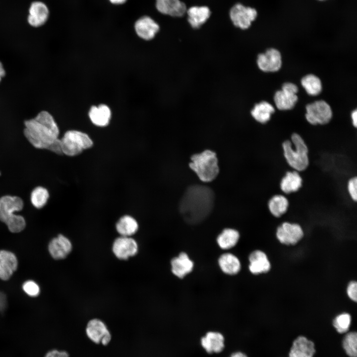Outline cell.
Masks as SVG:
<instances>
[{"mask_svg":"<svg viewBox=\"0 0 357 357\" xmlns=\"http://www.w3.org/2000/svg\"><path fill=\"white\" fill-rule=\"evenodd\" d=\"M283 155L288 164L294 170L301 172L309 165L308 149L302 138L298 133L291 136V141L282 143Z\"/></svg>","mask_w":357,"mask_h":357,"instance_id":"obj_3","label":"cell"},{"mask_svg":"<svg viewBox=\"0 0 357 357\" xmlns=\"http://www.w3.org/2000/svg\"><path fill=\"white\" fill-rule=\"evenodd\" d=\"M85 331L88 339L95 344L107 346L111 341L112 334L110 330L106 324L99 318L89 320Z\"/></svg>","mask_w":357,"mask_h":357,"instance_id":"obj_7","label":"cell"},{"mask_svg":"<svg viewBox=\"0 0 357 357\" xmlns=\"http://www.w3.org/2000/svg\"><path fill=\"white\" fill-rule=\"evenodd\" d=\"M298 88L290 82L283 84L282 89L277 91L274 96L276 107L280 110H288L294 108L298 101Z\"/></svg>","mask_w":357,"mask_h":357,"instance_id":"obj_10","label":"cell"},{"mask_svg":"<svg viewBox=\"0 0 357 357\" xmlns=\"http://www.w3.org/2000/svg\"><path fill=\"white\" fill-rule=\"evenodd\" d=\"M315 353L314 343L305 336H300L293 341L289 357H313Z\"/></svg>","mask_w":357,"mask_h":357,"instance_id":"obj_20","label":"cell"},{"mask_svg":"<svg viewBox=\"0 0 357 357\" xmlns=\"http://www.w3.org/2000/svg\"><path fill=\"white\" fill-rule=\"evenodd\" d=\"M49 197L48 190L46 188L39 186L32 190L30 200L33 206L37 209H40L46 204Z\"/></svg>","mask_w":357,"mask_h":357,"instance_id":"obj_31","label":"cell"},{"mask_svg":"<svg viewBox=\"0 0 357 357\" xmlns=\"http://www.w3.org/2000/svg\"><path fill=\"white\" fill-rule=\"evenodd\" d=\"M347 189L352 200L355 202L357 200V178L354 177L351 178L347 183Z\"/></svg>","mask_w":357,"mask_h":357,"instance_id":"obj_36","label":"cell"},{"mask_svg":"<svg viewBox=\"0 0 357 357\" xmlns=\"http://www.w3.org/2000/svg\"><path fill=\"white\" fill-rule=\"evenodd\" d=\"M301 84L309 95L316 96L322 90V83L320 79L313 74H308L304 76L301 79Z\"/></svg>","mask_w":357,"mask_h":357,"instance_id":"obj_30","label":"cell"},{"mask_svg":"<svg viewBox=\"0 0 357 357\" xmlns=\"http://www.w3.org/2000/svg\"><path fill=\"white\" fill-rule=\"evenodd\" d=\"M214 201V193L211 188L199 184L190 185L180 200L179 212L186 223L198 224L209 216Z\"/></svg>","mask_w":357,"mask_h":357,"instance_id":"obj_2","label":"cell"},{"mask_svg":"<svg viewBox=\"0 0 357 357\" xmlns=\"http://www.w3.org/2000/svg\"><path fill=\"white\" fill-rule=\"evenodd\" d=\"M49 16V8L44 2L35 0L31 3L27 19L31 26L38 28L44 25L48 20Z\"/></svg>","mask_w":357,"mask_h":357,"instance_id":"obj_14","label":"cell"},{"mask_svg":"<svg viewBox=\"0 0 357 357\" xmlns=\"http://www.w3.org/2000/svg\"><path fill=\"white\" fill-rule=\"evenodd\" d=\"M139 228L137 221L133 217L126 215L120 217L116 224V229L120 236L131 237Z\"/></svg>","mask_w":357,"mask_h":357,"instance_id":"obj_26","label":"cell"},{"mask_svg":"<svg viewBox=\"0 0 357 357\" xmlns=\"http://www.w3.org/2000/svg\"><path fill=\"white\" fill-rule=\"evenodd\" d=\"M62 154L73 157L91 148L93 141L88 134L78 130L66 131L60 139Z\"/></svg>","mask_w":357,"mask_h":357,"instance_id":"obj_6","label":"cell"},{"mask_svg":"<svg viewBox=\"0 0 357 357\" xmlns=\"http://www.w3.org/2000/svg\"><path fill=\"white\" fill-rule=\"evenodd\" d=\"M302 178L298 172L294 170L288 171L282 178L280 187L285 194H290L298 191L302 186Z\"/></svg>","mask_w":357,"mask_h":357,"instance_id":"obj_24","label":"cell"},{"mask_svg":"<svg viewBox=\"0 0 357 357\" xmlns=\"http://www.w3.org/2000/svg\"><path fill=\"white\" fill-rule=\"evenodd\" d=\"M6 306V298L5 295L0 292V311H3Z\"/></svg>","mask_w":357,"mask_h":357,"instance_id":"obj_40","label":"cell"},{"mask_svg":"<svg viewBox=\"0 0 357 357\" xmlns=\"http://www.w3.org/2000/svg\"><path fill=\"white\" fill-rule=\"evenodd\" d=\"M228 357H248L247 355L240 351H236L232 352Z\"/></svg>","mask_w":357,"mask_h":357,"instance_id":"obj_41","label":"cell"},{"mask_svg":"<svg viewBox=\"0 0 357 357\" xmlns=\"http://www.w3.org/2000/svg\"><path fill=\"white\" fill-rule=\"evenodd\" d=\"M0 261L13 272L17 269V259L11 252L4 250H0Z\"/></svg>","mask_w":357,"mask_h":357,"instance_id":"obj_34","label":"cell"},{"mask_svg":"<svg viewBox=\"0 0 357 357\" xmlns=\"http://www.w3.org/2000/svg\"><path fill=\"white\" fill-rule=\"evenodd\" d=\"M23 290L29 296L35 297L40 293V288L35 282L29 280L23 285Z\"/></svg>","mask_w":357,"mask_h":357,"instance_id":"obj_35","label":"cell"},{"mask_svg":"<svg viewBox=\"0 0 357 357\" xmlns=\"http://www.w3.org/2000/svg\"><path fill=\"white\" fill-rule=\"evenodd\" d=\"M248 269L251 273L258 275L269 272L271 264L266 254L262 250H255L248 257Z\"/></svg>","mask_w":357,"mask_h":357,"instance_id":"obj_19","label":"cell"},{"mask_svg":"<svg viewBox=\"0 0 357 357\" xmlns=\"http://www.w3.org/2000/svg\"><path fill=\"white\" fill-rule=\"evenodd\" d=\"M156 7L162 14L177 17L182 16L186 8L179 0H156Z\"/></svg>","mask_w":357,"mask_h":357,"instance_id":"obj_22","label":"cell"},{"mask_svg":"<svg viewBox=\"0 0 357 357\" xmlns=\"http://www.w3.org/2000/svg\"><path fill=\"white\" fill-rule=\"evenodd\" d=\"M5 70L3 67L1 62L0 61V81L1 78L5 75Z\"/></svg>","mask_w":357,"mask_h":357,"instance_id":"obj_44","label":"cell"},{"mask_svg":"<svg viewBox=\"0 0 357 357\" xmlns=\"http://www.w3.org/2000/svg\"><path fill=\"white\" fill-rule=\"evenodd\" d=\"M317 0L321 1H325V0Z\"/></svg>","mask_w":357,"mask_h":357,"instance_id":"obj_45","label":"cell"},{"mask_svg":"<svg viewBox=\"0 0 357 357\" xmlns=\"http://www.w3.org/2000/svg\"><path fill=\"white\" fill-rule=\"evenodd\" d=\"M238 232L232 228L224 229L217 238L218 245L222 249L228 250L234 247L239 239Z\"/></svg>","mask_w":357,"mask_h":357,"instance_id":"obj_27","label":"cell"},{"mask_svg":"<svg viewBox=\"0 0 357 357\" xmlns=\"http://www.w3.org/2000/svg\"><path fill=\"white\" fill-rule=\"evenodd\" d=\"M127 0H108V1L114 5H121L125 3Z\"/></svg>","mask_w":357,"mask_h":357,"instance_id":"obj_43","label":"cell"},{"mask_svg":"<svg viewBox=\"0 0 357 357\" xmlns=\"http://www.w3.org/2000/svg\"><path fill=\"white\" fill-rule=\"evenodd\" d=\"M112 251L119 259L126 260L134 256L138 252V244L131 237L120 236L112 244Z\"/></svg>","mask_w":357,"mask_h":357,"instance_id":"obj_12","label":"cell"},{"mask_svg":"<svg viewBox=\"0 0 357 357\" xmlns=\"http://www.w3.org/2000/svg\"><path fill=\"white\" fill-rule=\"evenodd\" d=\"M188 21L194 28H198L203 24L210 15V11L206 6H193L187 11Z\"/></svg>","mask_w":357,"mask_h":357,"instance_id":"obj_25","label":"cell"},{"mask_svg":"<svg viewBox=\"0 0 357 357\" xmlns=\"http://www.w3.org/2000/svg\"><path fill=\"white\" fill-rule=\"evenodd\" d=\"M352 318L348 313H342L335 317L333 325L336 331L341 334L346 333L349 329Z\"/></svg>","mask_w":357,"mask_h":357,"instance_id":"obj_33","label":"cell"},{"mask_svg":"<svg viewBox=\"0 0 357 357\" xmlns=\"http://www.w3.org/2000/svg\"><path fill=\"white\" fill-rule=\"evenodd\" d=\"M189 167L203 182H210L218 176L219 168L216 154L210 150L194 154L191 157Z\"/></svg>","mask_w":357,"mask_h":357,"instance_id":"obj_5","label":"cell"},{"mask_svg":"<svg viewBox=\"0 0 357 357\" xmlns=\"http://www.w3.org/2000/svg\"><path fill=\"white\" fill-rule=\"evenodd\" d=\"M134 29L137 36L142 40L153 39L159 30L158 23L151 17L144 15L134 22Z\"/></svg>","mask_w":357,"mask_h":357,"instance_id":"obj_16","label":"cell"},{"mask_svg":"<svg viewBox=\"0 0 357 357\" xmlns=\"http://www.w3.org/2000/svg\"><path fill=\"white\" fill-rule=\"evenodd\" d=\"M257 64L259 68L264 72L278 71L282 65L281 54L275 49H268L258 56Z\"/></svg>","mask_w":357,"mask_h":357,"instance_id":"obj_15","label":"cell"},{"mask_svg":"<svg viewBox=\"0 0 357 357\" xmlns=\"http://www.w3.org/2000/svg\"><path fill=\"white\" fill-rule=\"evenodd\" d=\"M352 123L355 127L357 126V111L354 110L351 115Z\"/></svg>","mask_w":357,"mask_h":357,"instance_id":"obj_42","label":"cell"},{"mask_svg":"<svg viewBox=\"0 0 357 357\" xmlns=\"http://www.w3.org/2000/svg\"><path fill=\"white\" fill-rule=\"evenodd\" d=\"M48 248L53 258L60 260L66 258L70 254L72 249V244L67 237L60 234L51 240Z\"/></svg>","mask_w":357,"mask_h":357,"instance_id":"obj_17","label":"cell"},{"mask_svg":"<svg viewBox=\"0 0 357 357\" xmlns=\"http://www.w3.org/2000/svg\"><path fill=\"white\" fill-rule=\"evenodd\" d=\"M23 206V200L18 196L7 195L0 198V220L12 233H19L26 226L24 217L14 214L21 211Z\"/></svg>","mask_w":357,"mask_h":357,"instance_id":"obj_4","label":"cell"},{"mask_svg":"<svg viewBox=\"0 0 357 357\" xmlns=\"http://www.w3.org/2000/svg\"><path fill=\"white\" fill-rule=\"evenodd\" d=\"M219 267L225 274L235 275L241 269V263L238 258L235 254L226 252L221 254L218 260Z\"/></svg>","mask_w":357,"mask_h":357,"instance_id":"obj_23","label":"cell"},{"mask_svg":"<svg viewBox=\"0 0 357 357\" xmlns=\"http://www.w3.org/2000/svg\"><path fill=\"white\" fill-rule=\"evenodd\" d=\"M88 117L91 122L98 127L107 126L112 118V111L106 104H101L92 106L88 112Z\"/></svg>","mask_w":357,"mask_h":357,"instance_id":"obj_21","label":"cell"},{"mask_svg":"<svg viewBox=\"0 0 357 357\" xmlns=\"http://www.w3.org/2000/svg\"><path fill=\"white\" fill-rule=\"evenodd\" d=\"M289 202L283 195L276 194L269 200L268 208L270 213L275 217L278 218L286 213L288 209Z\"/></svg>","mask_w":357,"mask_h":357,"instance_id":"obj_28","label":"cell"},{"mask_svg":"<svg viewBox=\"0 0 357 357\" xmlns=\"http://www.w3.org/2000/svg\"><path fill=\"white\" fill-rule=\"evenodd\" d=\"M304 236L301 227L297 223L288 222L283 223L276 232L278 241L285 245H295L300 241Z\"/></svg>","mask_w":357,"mask_h":357,"instance_id":"obj_11","label":"cell"},{"mask_svg":"<svg viewBox=\"0 0 357 357\" xmlns=\"http://www.w3.org/2000/svg\"><path fill=\"white\" fill-rule=\"evenodd\" d=\"M13 271L6 267L0 261V278L3 280H7L12 276Z\"/></svg>","mask_w":357,"mask_h":357,"instance_id":"obj_39","label":"cell"},{"mask_svg":"<svg viewBox=\"0 0 357 357\" xmlns=\"http://www.w3.org/2000/svg\"><path fill=\"white\" fill-rule=\"evenodd\" d=\"M225 337L218 331H209L200 339L202 349L209 355L222 353L225 348Z\"/></svg>","mask_w":357,"mask_h":357,"instance_id":"obj_13","label":"cell"},{"mask_svg":"<svg viewBox=\"0 0 357 357\" xmlns=\"http://www.w3.org/2000/svg\"><path fill=\"white\" fill-rule=\"evenodd\" d=\"M230 14L233 24L236 27L246 29L257 18V11L254 8L237 3L231 8Z\"/></svg>","mask_w":357,"mask_h":357,"instance_id":"obj_9","label":"cell"},{"mask_svg":"<svg viewBox=\"0 0 357 357\" xmlns=\"http://www.w3.org/2000/svg\"><path fill=\"white\" fill-rule=\"evenodd\" d=\"M305 118L312 124H325L331 120L332 112L330 106L324 101L319 100L306 106Z\"/></svg>","mask_w":357,"mask_h":357,"instance_id":"obj_8","label":"cell"},{"mask_svg":"<svg viewBox=\"0 0 357 357\" xmlns=\"http://www.w3.org/2000/svg\"></svg>","mask_w":357,"mask_h":357,"instance_id":"obj_46","label":"cell"},{"mask_svg":"<svg viewBox=\"0 0 357 357\" xmlns=\"http://www.w3.org/2000/svg\"><path fill=\"white\" fill-rule=\"evenodd\" d=\"M44 357H69V355L65 350L54 349L47 352Z\"/></svg>","mask_w":357,"mask_h":357,"instance_id":"obj_38","label":"cell"},{"mask_svg":"<svg viewBox=\"0 0 357 357\" xmlns=\"http://www.w3.org/2000/svg\"><path fill=\"white\" fill-rule=\"evenodd\" d=\"M171 271L177 278L182 279L190 273L194 268V262L189 255L181 252L171 261Z\"/></svg>","mask_w":357,"mask_h":357,"instance_id":"obj_18","label":"cell"},{"mask_svg":"<svg viewBox=\"0 0 357 357\" xmlns=\"http://www.w3.org/2000/svg\"><path fill=\"white\" fill-rule=\"evenodd\" d=\"M273 106L266 101H262L255 105L251 111L252 117L258 122L265 123L270 119L271 115L274 112Z\"/></svg>","mask_w":357,"mask_h":357,"instance_id":"obj_29","label":"cell"},{"mask_svg":"<svg viewBox=\"0 0 357 357\" xmlns=\"http://www.w3.org/2000/svg\"><path fill=\"white\" fill-rule=\"evenodd\" d=\"M24 125V135L34 147L62 154L59 138L60 130L51 114L42 111L35 118L25 121Z\"/></svg>","mask_w":357,"mask_h":357,"instance_id":"obj_1","label":"cell"},{"mask_svg":"<svg viewBox=\"0 0 357 357\" xmlns=\"http://www.w3.org/2000/svg\"><path fill=\"white\" fill-rule=\"evenodd\" d=\"M346 292L349 298L356 302L357 301V283L356 281H352L349 283Z\"/></svg>","mask_w":357,"mask_h":357,"instance_id":"obj_37","label":"cell"},{"mask_svg":"<svg viewBox=\"0 0 357 357\" xmlns=\"http://www.w3.org/2000/svg\"><path fill=\"white\" fill-rule=\"evenodd\" d=\"M343 348L349 357L357 356V334L350 332L346 334L343 340Z\"/></svg>","mask_w":357,"mask_h":357,"instance_id":"obj_32","label":"cell"}]
</instances>
